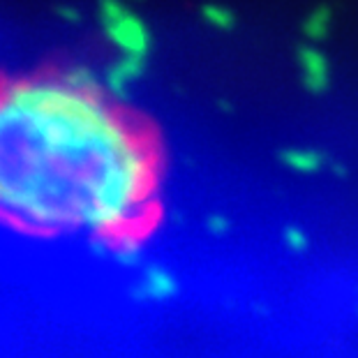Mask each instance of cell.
I'll return each instance as SVG.
<instances>
[{
	"mask_svg": "<svg viewBox=\"0 0 358 358\" xmlns=\"http://www.w3.org/2000/svg\"><path fill=\"white\" fill-rule=\"evenodd\" d=\"M159 153L86 67L0 72V222L35 236L125 238L153 215Z\"/></svg>",
	"mask_w": 358,
	"mask_h": 358,
	"instance_id": "obj_1",
	"label": "cell"
}]
</instances>
